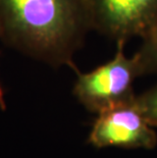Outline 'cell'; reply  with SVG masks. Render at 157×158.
Here are the masks:
<instances>
[{
  "instance_id": "obj_1",
  "label": "cell",
  "mask_w": 157,
  "mask_h": 158,
  "mask_svg": "<svg viewBox=\"0 0 157 158\" xmlns=\"http://www.w3.org/2000/svg\"><path fill=\"white\" fill-rule=\"evenodd\" d=\"M5 43L54 68L69 66L89 27L83 0H0Z\"/></svg>"
},
{
  "instance_id": "obj_2",
  "label": "cell",
  "mask_w": 157,
  "mask_h": 158,
  "mask_svg": "<svg viewBox=\"0 0 157 158\" xmlns=\"http://www.w3.org/2000/svg\"><path fill=\"white\" fill-rule=\"evenodd\" d=\"M126 43H116L111 59L87 73H78L73 95L90 112L99 114L121 104L133 101L134 83L141 77L136 57L128 56Z\"/></svg>"
},
{
  "instance_id": "obj_3",
  "label": "cell",
  "mask_w": 157,
  "mask_h": 158,
  "mask_svg": "<svg viewBox=\"0 0 157 158\" xmlns=\"http://www.w3.org/2000/svg\"><path fill=\"white\" fill-rule=\"evenodd\" d=\"M91 31L115 43L150 32L157 21V0H83Z\"/></svg>"
},
{
  "instance_id": "obj_4",
  "label": "cell",
  "mask_w": 157,
  "mask_h": 158,
  "mask_svg": "<svg viewBox=\"0 0 157 158\" xmlns=\"http://www.w3.org/2000/svg\"><path fill=\"white\" fill-rule=\"evenodd\" d=\"M88 141L96 148L153 149L157 134L135 99L97 114Z\"/></svg>"
},
{
  "instance_id": "obj_5",
  "label": "cell",
  "mask_w": 157,
  "mask_h": 158,
  "mask_svg": "<svg viewBox=\"0 0 157 158\" xmlns=\"http://www.w3.org/2000/svg\"><path fill=\"white\" fill-rule=\"evenodd\" d=\"M134 56L138 61L142 76L157 75V21L150 32L142 39V43Z\"/></svg>"
},
{
  "instance_id": "obj_6",
  "label": "cell",
  "mask_w": 157,
  "mask_h": 158,
  "mask_svg": "<svg viewBox=\"0 0 157 158\" xmlns=\"http://www.w3.org/2000/svg\"><path fill=\"white\" fill-rule=\"evenodd\" d=\"M136 99L149 123L157 127V84L137 96Z\"/></svg>"
},
{
  "instance_id": "obj_7",
  "label": "cell",
  "mask_w": 157,
  "mask_h": 158,
  "mask_svg": "<svg viewBox=\"0 0 157 158\" xmlns=\"http://www.w3.org/2000/svg\"><path fill=\"white\" fill-rule=\"evenodd\" d=\"M2 37V26L1 23H0V38ZM0 107L4 110L5 109V102H4V97H3V91L1 88V85H0Z\"/></svg>"
}]
</instances>
